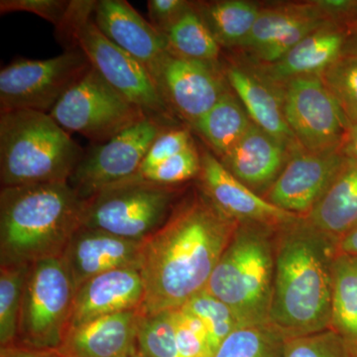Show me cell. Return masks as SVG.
<instances>
[{
    "label": "cell",
    "mask_w": 357,
    "mask_h": 357,
    "mask_svg": "<svg viewBox=\"0 0 357 357\" xmlns=\"http://www.w3.org/2000/svg\"><path fill=\"white\" fill-rule=\"evenodd\" d=\"M237 223L201 189L178 202L165 225L143 241L141 314L180 309L206 290Z\"/></svg>",
    "instance_id": "1"
},
{
    "label": "cell",
    "mask_w": 357,
    "mask_h": 357,
    "mask_svg": "<svg viewBox=\"0 0 357 357\" xmlns=\"http://www.w3.org/2000/svg\"><path fill=\"white\" fill-rule=\"evenodd\" d=\"M337 243L306 218L275 230L270 323L286 337L330 328Z\"/></svg>",
    "instance_id": "2"
},
{
    "label": "cell",
    "mask_w": 357,
    "mask_h": 357,
    "mask_svg": "<svg viewBox=\"0 0 357 357\" xmlns=\"http://www.w3.org/2000/svg\"><path fill=\"white\" fill-rule=\"evenodd\" d=\"M84 203L68 182L1 188L0 265L61 257L82 227Z\"/></svg>",
    "instance_id": "3"
},
{
    "label": "cell",
    "mask_w": 357,
    "mask_h": 357,
    "mask_svg": "<svg viewBox=\"0 0 357 357\" xmlns=\"http://www.w3.org/2000/svg\"><path fill=\"white\" fill-rule=\"evenodd\" d=\"M83 156L82 148L50 114H0L1 188L68 182Z\"/></svg>",
    "instance_id": "4"
},
{
    "label": "cell",
    "mask_w": 357,
    "mask_h": 357,
    "mask_svg": "<svg viewBox=\"0 0 357 357\" xmlns=\"http://www.w3.org/2000/svg\"><path fill=\"white\" fill-rule=\"evenodd\" d=\"M276 229L237 223L206 289L227 305L241 326L270 323Z\"/></svg>",
    "instance_id": "5"
},
{
    "label": "cell",
    "mask_w": 357,
    "mask_h": 357,
    "mask_svg": "<svg viewBox=\"0 0 357 357\" xmlns=\"http://www.w3.org/2000/svg\"><path fill=\"white\" fill-rule=\"evenodd\" d=\"M178 195L176 188L132 177L86 199L82 227L144 241L165 225Z\"/></svg>",
    "instance_id": "6"
},
{
    "label": "cell",
    "mask_w": 357,
    "mask_h": 357,
    "mask_svg": "<svg viewBox=\"0 0 357 357\" xmlns=\"http://www.w3.org/2000/svg\"><path fill=\"white\" fill-rule=\"evenodd\" d=\"M75 295L76 289L62 257L32 264L26 281L15 344L58 351L70 331Z\"/></svg>",
    "instance_id": "7"
},
{
    "label": "cell",
    "mask_w": 357,
    "mask_h": 357,
    "mask_svg": "<svg viewBox=\"0 0 357 357\" xmlns=\"http://www.w3.org/2000/svg\"><path fill=\"white\" fill-rule=\"evenodd\" d=\"M49 114L67 132L82 134L96 144L107 142L148 117L93 67Z\"/></svg>",
    "instance_id": "8"
},
{
    "label": "cell",
    "mask_w": 357,
    "mask_h": 357,
    "mask_svg": "<svg viewBox=\"0 0 357 357\" xmlns=\"http://www.w3.org/2000/svg\"><path fill=\"white\" fill-rule=\"evenodd\" d=\"M91 67L89 59L79 48L46 60L14 61L0 72V110L50 114Z\"/></svg>",
    "instance_id": "9"
},
{
    "label": "cell",
    "mask_w": 357,
    "mask_h": 357,
    "mask_svg": "<svg viewBox=\"0 0 357 357\" xmlns=\"http://www.w3.org/2000/svg\"><path fill=\"white\" fill-rule=\"evenodd\" d=\"M74 47L81 49L91 67L146 116L163 122L171 119L172 109L146 68L107 39L93 17L77 27Z\"/></svg>",
    "instance_id": "10"
},
{
    "label": "cell",
    "mask_w": 357,
    "mask_h": 357,
    "mask_svg": "<svg viewBox=\"0 0 357 357\" xmlns=\"http://www.w3.org/2000/svg\"><path fill=\"white\" fill-rule=\"evenodd\" d=\"M283 91L284 114L300 146L312 153L342 151L351 126L321 77L294 79Z\"/></svg>",
    "instance_id": "11"
},
{
    "label": "cell",
    "mask_w": 357,
    "mask_h": 357,
    "mask_svg": "<svg viewBox=\"0 0 357 357\" xmlns=\"http://www.w3.org/2000/svg\"><path fill=\"white\" fill-rule=\"evenodd\" d=\"M165 122L145 117L102 144L89 150L68 183L83 199L134 177L155 139L165 131Z\"/></svg>",
    "instance_id": "12"
},
{
    "label": "cell",
    "mask_w": 357,
    "mask_h": 357,
    "mask_svg": "<svg viewBox=\"0 0 357 357\" xmlns=\"http://www.w3.org/2000/svg\"><path fill=\"white\" fill-rule=\"evenodd\" d=\"M344 160L342 151L296 150L264 199L281 210L307 217L328 192Z\"/></svg>",
    "instance_id": "13"
},
{
    "label": "cell",
    "mask_w": 357,
    "mask_h": 357,
    "mask_svg": "<svg viewBox=\"0 0 357 357\" xmlns=\"http://www.w3.org/2000/svg\"><path fill=\"white\" fill-rule=\"evenodd\" d=\"M93 20L107 39L146 68L159 88L162 68L171 54L166 37L126 0L96 1Z\"/></svg>",
    "instance_id": "14"
},
{
    "label": "cell",
    "mask_w": 357,
    "mask_h": 357,
    "mask_svg": "<svg viewBox=\"0 0 357 357\" xmlns=\"http://www.w3.org/2000/svg\"><path fill=\"white\" fill-rule=\"evenodd\" d=\"M201 190L218 210L234 222L260 223L278 227L299 218L269 203L237 180L208 151L201 154Z\"/></svg>",
    "instance_id": "15"
},
{
    "label": "cell",
    "mask_w": 357,
    "mask_h": 357,
    "mask_svg": "<svg viewBox=\"0 0 357 357\" xmlns=\"http://www.w3.org/2000/svg\"><path fill=\"white\" fill-rule=\"evenodd\" d=\"M159 89L171 109L192 126L227 91L217 66L171 53L162 68Z\"/></svg>",
    "instance_id": "16"
},
{
    "label": "cell",
    "mask_w": 357,
    "mask_h": 357,
    "mask_svg": "<svg viewBox=\"0 0 357 357\" xmlns=\"http://www.w3.org/2000/svg\"><path fill=\"white\" fill-rule=\"evenodd\" d=\"M143 241L81 227L61 256L76 291L93 277L121 268L140 270Z\"/></svg>",
    "instance_id": "17"
},
{
    "label": "cell",
    "mask_w": 357,
    "mask_h": 357,
    "mask_svg": "<svg viewBox=\"0 0 357 357\" xmlns=\"http://www.w3.org/2000/svg\"><path fill=\"white\" fill-rule=\"evenodd\" d=\"M292 153L287 145L252 123L220 161L237 180L264 198Z\"/></svg>",
    "instance_id": "18"
},
{
    "label": "cell",
    "mask_w": 357,
    "mask_h": 357,
    "mask_svg": "<svg viewBox=\"0 0 357 357\" xmlns=\"http://www.w3.org/2000/svg\"><path fill=\"white\" fill-rule=\"evenodd\" d=\"M144 293L138 268H121L98 275L76 291L70 330L107 314L140 309Z\"/></svg>",
    "instance_id": "19"
},
{
    "label": "cell",
    "mask_w": 357,
    "mask_h": 357,
    "mask_svg": "<svg viewBox=\"0 0 357 357\" xmlns=\"http://www.w3.org/2000/svg\"><path fill=\"white\" fill-rule=\"evenodd\" d=\"M140 316L139 309L129 310L70 328L58 351L64 357H132Z\"/></svg>",
    "instance_id": "20"
},
{
    "label": "cell",
    "mask_w": 357,
    "mask_h": 357,
    "mask_svg": "<svg viewBox=\"0 0 357 357\" xmlns=\"http://www.w3.org/2000/svg\"><path fill=\"white\" fill-rule=\"evenodd\" d=\"M349 26L330 22L307 35L274 64L262 66L260 75L283 88L304 77H321L342 57Z\"/></svg>",
    "instance_id": "21"
},
{
    "label": "cell",
    "mask_w": 357,
    "mask_h": 357,
    "mask_svg": "<svg viewBox=\"0 0 357 357\" xmlns=\"http://www.w3.org/2000/svg\"><path fill=\"white\" fill-rule=\"evenodd\" d=\"M227 77L253 124L287 145L292 152L302 148L286 121L282 86L268 81L259 73L238 66L229 67Z\"/></svg>",
    "instance_id": "22"
},
{
    "label": "cell",
    "mask_w": 357,
    "mask_h": 357,
    "mask_svg": "<svg viewBox=\"0 0 357 357\" xmlns=\"http://www.w3.org/2000/svg\"><path fill=\"white\" fill-rule=\"evenodd\" d=\"M317 229L340 241L357 227V161L345 157L333 184L305 217Z\"/></svg>",
    "instance_id": "23"
},
{
    "label": "cell",
    "mask_w": 357,
    "mask_h": 357,
    "mask_svg": "<svg viewBox=\"0 0 357 357\" xmlns=\"http://www.w3.org/2000/svg\"><path fill=\"white\" fill-rule=\"evenodd\" d=\"M252 121L236 93L225 91L218 102L203 115L194 128L223 156L248 132Z\"/></svg>",
    "instance_id": "24"
},
{
    "label": "cell",
    "mask_w": 357,
    "mask_h": 357,
    "mask_svg": "<svg viewBox=\"0 0 357 357\" xmlns=\"http://www.w3.org/2000/svg\"><path fill=\"white\" fill-rule=\"evenodd\" d=\"M220 46L239 48L248 38L261 9L243 0H225L196 9Z\"/></svg>",
    "instance_id": "25"
},
{
    "label": "cell",
    "mask_w": 357,
    "mask_h": 357,
    "mask_svg": "<svg viewBox=\"0 0 357 357\" xmlns=\"http://www.w3.org/2000/svg\"><path fill=\"white\" fill-rule=\"evenodd\" d=\"M330 328L357 356V257L338 255L335 262Z\"/></svg>",
    "instance_id": "26"
},
{
    "label": "cell",
    "mask_w": 357,
    "mask_h": 357,
    "mask_svg": "<svg viewBox=\"0 0 357 357\" xmlns=\"http://www.w3.org/2000/svg\"><path fill=\"white\" fill-rule=\"evenodd\" d=\"M165 37L174 55L217 66L220 46L195 7H190L171 26Z\"/></svg>",
    "instance_id": "27"
},
{
    "label": "cell",
    "mask_w": 357,
    "mask_h": 357,
    "mask_svg": "<svg viewBox=\"0 0 357 357\" xmlns=\"http://www.w3.org/2000/svg\"><path fill=\"white\" fill-rule=\"evenodd\" d=\"M324 13L316 2L306 4H288L261 9L248 38L239 48L255 55L258 51L298 23Z\"/></svg>",
    "instance_id": "28"
},
{
    "label": "cell",
    "mask_w": 357,
    "mask_h": 357,
    "mask_svg": "<svg viewBox=\"0 0 357 357\" xmlns=\"http://www.w3.org/2000/svg\"><path fill=\"white\" fill-rule=\"evenodd\" d=\"M287 337L273 325L236 328L220 344L213 357H283Z\"/></svg>",
    "instance_id": "29"
},
{
    "label": "cell",
    "mask_w": 357,
    "mask_h": 357,
    "mask_svg": "<svg viewBox=\"0 0 357 357\" xmlns=\"http://www.w3.org/2000/svg\"><path fill=\"white\" fill-rule=\"evenodd\" d=\"M31 265H0V345L17 340L23 295Z\"/></svg>",
    "instance_id": "30"
},
{
    "label": "cell",
    "mask_w": 357,
    "mask_h": 357,
    "mask_svg": "<svg viewBox=\"0 0 357 357\" xmlns=\"http://www.w3.org/2000/svg\"><path fill=\"white\" fill-rule=\"evenodd\" d=\"M180 309L190 312L203 323L213 356L229 335L243 326L227 305L206 290L195 296Z\"/></svg>",
    "instance_id": "31"
},
{
    "label": "cell",
    "mask_w": 357,
    "mask_h": 357,
    "mask_svg": "<svg viewBox=\"0 0 357 357\" xmlns=\"http://www.w3.org/2000/svg\"><path fill=\"white\" fill-rule=\"evenodd\" d=\"M137 351L144 357H181L176 337L174 310L141 314Z\"/></svg>",
    "instance_id": "32"
},
{
    "label": "cell",
    "mask_w": 357,
    "mask_h": 357,
    "mask_svg": "<svg viewBox=\"0 0 357 357\" xmlns=\"http://www.w3.org/2000/svg\"><path fill=\"white\" fill-rule=\"evenodd\" d=\"M351 126L357 124V58L342 56L321 76Z\"/></svg>",
    "instance_id": "33"
},
{
    "label": "cell",
    "mask_w": 357,
    "mask_h": 357,
    "mask_svg": "<svg viewBox=\"0 0 357 357\" xmlns=\"http://www.w3.org/2000/svg\"><path fill=\"white\" fill-rule=\"evenodd\" d=\"M283 357H357L344 338L326 328L321 332L287 338Z\"/></svg>",
    "instance_id": "34"
},
{
    "label": "cell",
    "mask_w": 357,
    "mask_h": 357,
    "mask_svg": "<svg viewBox=\"0 0 357 357\" xmlns=\"http://www.w3.org/2000/svg\"><path fill=\"white\" fill-rule=\"evenodd\" d=\"M201 172V154L197 151L194 143L183 151L160 164L156 168L134 177L154 184L174 187L199 177Z\"/></svg>",
    "instance_id": "35"
},
{
    "label": "cell",
    "mask_w": 357,
    "mask_h": 357,
    "mask_svg": "<svg viewBox=\"0 0 357 357\" xmlns=\"http://www.w3.org/2000/svg\"><path fill=\"white\" fill-rule=\"evenodd\" d=\"M181 357H213L208 333L201 321L183 309L174 310Z\"/></svg>",
    "instance_id": "36"
},
{
    "label": "cell",
    "mask_w": 357,
    "mask_h": 357,
    "mask_svg": "<svg viewBox=\"0 0 357 357\" xmlns=\"http://www.w3.org/2000/svg\"><path fill=\"white\" fill-rule=\"evenodd\" d=\"M192 144L191 134L187 129H166L152 143L151 147L148 150L146 156L143 160L139 171L136 175L156 168L160 164L171 158L174 155L178 154V152L183 151Z\"/></svg>",
    "instance_id": "37"
},
{
    "label": "cell",
    "mask_w": 357,
    "mask_h": 357,
    "mask_svg": "<svg viewBox=\"0 0 357 357\" xmlns=\"http://www.w3.org/2000/svg\"><path fill=\"white\" fill-rule=\"evenodd\" d=\"M147 3L149 22L164 36L171 26L192 6L183 0H149Z\"/></svg>",
    "instance_id": "38"
},
{
    "label": "cell",
    "mask_w": 357,
    "mask_h": 357,
    "mask_svg": "<svg viewBox=\"0 0 357 357\" xmlns=\"http://www.w3.org/2000/svg\"><path fill=\"white\" fill-rule=\"evenodd\" d=\"M0 357H64L57 349H36L13 344L0 349Z\"/></svg>",
    "instance_id": "39"
},
{
    "label": "cell",
    "mask_w": 357,
    "mask_h": 357,
    "mask_svg": "<svg viewBox=\"0 0 357 357\" xmlns=\"http://www.w3.org/2000/svg\"><path fill=\"white\" fill-rule=\"evenodd\" d=\"M337 250L338 255L357 257V227L338 241Z\"/></svg>",
    "instance_id": "40"
},
{
    "label": "cell",
    "mask_w": 357,
    "mask_h": 357,
    "mask_svg": "<svg viewBox=\"0 0 357 357\" xmlns=\"http://www.w3.org/2000/svg\"><path fill=\"white\" fill-rule=\"evenodd\" d=\"M342 154L347 158L357 161V124L351 126L342 149Z\"/></svg>",
    "instance_id": "41"
},
{
    "label": "cell",
    "mask_w": 357,
    "mask_h": 357,
    "mask_svg": "<svg viewBox=\"0 0 357 357\" xmlns=\"http://www.w3.org/2000/svg\"><path fill=\"white\" fill-rule=\"evenodd\" d=\"M342 56L357 58V22L349 26Z\"/></svg>",
    "instance_id": "42"
},
{
    "label": "cell",
    "mask_w": 357,
    "mask_h": 357,
    "mask_svg": "<svg viewBox=\"0 0 357 357\" xmlns=\"http://www.w3.org/2000/svg\"><path fill=\"white\" fill-rule=\"evenodd\" d=\"M132 357H144L142 354H140L139 351H136L135 354H133Z\"/></svg>",
    "instance_id": "43"
},
{
    "label": "cell",
    "mask_w": 357,
    "mask_h": 357,
    "mask_svg": "<svg viewBox=\"0 0 357 357\" xmlns=\"http://www.w3.org/2000/svg\"><path fill=\"white\" fill-rule=\"evenodd\" d=\"M356 22H357V11H356Z\"/></svg>",
    "instance_id": "44"
},
{
    "label": "cell",
    "mask_w": 357,
    "mask_h": 357,
    "mask_svg": "<svg viewBox=\"0 0 357 357\" xmlns=\"http://www.w3.org/2000/svg\"><path fill=\"white\" fill-rule=\"evenodd\" d=\"M62 356H63V354H62Z\"/></svg>",
    "instance_id": "45"
}]
</instances>
